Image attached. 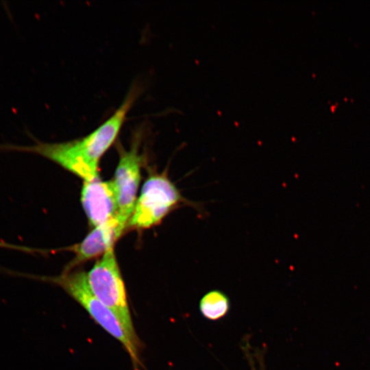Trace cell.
Listing matches in <instances>:
<instances>
[{
  "instance_id": "cell-1",
  "label": "cell",
  "mask_w": 370,
  "mask_h": 370,
  "mask_svg": "<svg viewBox=\"0 0 370 370\" xmlns=\"http://www.w3.org/2000/svg\"><path fill=\"white\" fill-rule=\"evenodd\" d=\"M138 93L136 88H132L113 114L84 137L62 143L37 142L29 146L3 145L0 149L40 155L81 177L84 182L97 179L99 160L116 140Z\"/></svg>"
},
{
  "instance_id": "cell-2",
  "label": "cell",
  "mask_w": 370,
  "mask_h": 370,
  "mask_svg": "<svg viewBox=\"0 0 370 370\" xmlns=\"http://www.w3.org/2000/svg\"><path fill=\"white\" fill-rule=\"evenodd\" d=\"M45 280L60 286L98 325L119 341L128 353L134 370H140V343L138 336H132L118 317L94 296L88 286L86 272L72 270L58 276L45 278Z\"/></svg>"
},
{
  "instance_id": "cell-3",
  "label": "cell",
  "mask_w": 370,
  "mask_h": 370,
  "mask_svg": "<svg viewBox=\"0 0 370 370\" xmlns=\"http://www.w3.org/2000/svg\"><path fill=\"white\" fill-rule=\"evenodd\" d=\"M184 206L201 213L204 210L201 204L183 197L166 172L151 175L143 185L127 227L137 230L151 227L160 223L175 208Z\"/></svg>"
},
{
  "instance_id": "cell-4",
  "label": "cell",
  "mask_w": 370,
  "mask_h": 370,
  "mask_svg": "<svg viewBox=\"0 0 370 370\" xmlns=\"http://www.w3.org/2000/svg\"><path fill=\"white\" fill-rule=\"evenodd\" d=\"M86 278L94 296L118 317L132 336H137L113 247L108 249L86 273Z\"/></svg>"
},
{
  "instance_id": "cell-5",
  "label": "cell",
  "mask_w": 370,
  "mask_h": 370,
  "mask_svg": "<svg viewBox=\"0 0 370 370\" xmlns=\"http://www.w3.org/2000/svg\"><path fill=\"white\" fill-rule=\"evenodd\" d=\"M140 132H138L135 134L129 150L120 149L118 165L112 179L118 204L116 219L123 232L127 227L132 214L140 180Z\"/></svg>"
},
{
  "instance_id": "cell-6",
  "label": "cell",
  "mask_w": 370,
  "mask_h": 370,
  "mask_svg": "<svg viewBox=\"0 0 370 370\" xmlns=\"http://www.w3.org/2000/svg\"><path fill=\"white\" fill-rule=\"evenodd\" d=\"M81 202L90 223L94 227L116 217L118 204L112 180L102 181L97 178L84 182Z\"/></svg>"
},
{
  "instance_id": "cell-7",
  "label": "cell",
  "mask_w": 370,
  "mask_h": 370,
  "mask_svg": "<svg viewBox=\"0 0 370 370\" xmlns=\"http://www.w3.org/2000/svg\"><path fill=\"white\" fill-rule=\"evenodd\" d=\"M116 217L94 227L82 241L73 247L74 258L66 265L63 273L71 271L76 266L103 255L114 247V242L121 236Z\"/></svg>"
},
{
  "instance_id": "cell-8",
  "label": "cell",
  "mask_w": 370,
  "mask_h": 370,
  "mask_svg": "<svg viewBox=\"0 0 370 370\" xmlns=\"http://www.w3.org/2000/svg\"><path fill=\"white\" fill-rule=\"evenodd\" d=\"M230 310V299L222 291L210 290L206 293L199 302V310L207 320L216 321L225 317Z\"/></svg>"
},
{
  "instance_id": "cell-9",
  "label": "cell",
  "mask_w": 370,
  "mask_h": 370,
  "mask_svg": "<svg viewBox=\"0 0 370 370\" xmlns=\"http://www.w3.org/2000/svg\"><path fill=\"white\" fill-rule=\"evenodd\" d=\"M0 247L3 248H8V249H16V250H22V251H30L32 249L27 247H23L19 245H16L13 244H10L5 242L0 241Z\"/></svg>"
}]
</instances>
